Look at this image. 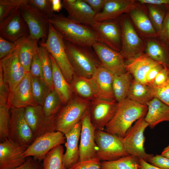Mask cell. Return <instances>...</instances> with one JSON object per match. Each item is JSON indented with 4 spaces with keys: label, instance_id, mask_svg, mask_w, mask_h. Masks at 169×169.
Listing matches in <instances>:
<instances>
[{
    "label": "cell",
    "instance_id": "cell-15",
    "mask_svg": "<svg viewBox=\"0 0 169 169\" xmlns=\"http://www.w3.org/2000/svg\"><path fill=\"white\" fill-rule=\"evenodd\" d=\"M25 115L35 139L49 132L54 131L55 116L48 117L40 105L28 106L25 108Z\"/></svg>",
    "mask_w": 169,
    "mask_h": 169
},
{
    "label": "cell",
    "instance_id": "cell-57",
    "mask_svg": "<svg viewBox=\"0 0 169 169\" xmlns=\"http://www.w3.org/2000/svg\"><path fill=\"white\" fill-rule=\"evenodd\" d=\"M161 155L169 158V144L164 149Z\"/></svg>",
    "mask_w": 169,
    "mask_h": 169
},
{
    "label": "cell",
    "instance_id": "cell-30",
    "mask_svg": "<svg viewBox=\"0 0 169 169\" xmlns=\"http://www.w3.org/2000/svg\"><path fill=\"white\" fill-rule=\"evenodd\" d=\"M38 41L30 34L19 40L18 56L27 73L29 72L33 57L37 53Z\"/></svg>",
    "mask_w": 169,
    "mask_h": 169
},
{
    "label": "cell",
    "instance_id": "cell-19",
    "mask_svg": "<svg viewBox=\"0 0 169 169\" xmlns=\"http://www.w3.org/2000/svg\"><path fill=\"white\" fill-rule=\"evenodd\" d=\"M28 147L8 138L0 143V169H14L22 165L27 158L23 156Z\"/></svg>",
    "mask_w": 169,
    "mask_h": 169
},
{
    "label": "cell",
    "instance_id": "cell-26",
    "mask_svg": "<svg viewBox=\"0 0 169 169\" xmlns=\"http://www.w3.org/2000/svg\"><path fill=\"white\" fill-rule=\"evenodd\" d=\"M127 61V62L125 63L126 71L129 73L134 79L145 83L147 73L151 68L159 63L151 59L144 53Z\"/></svg>",
    "mask_w": 169,
    "mask_h": 169
},
{
    "label": "cell",
    "instance_id": "cell-4",
    "mask_svg": "<svg viewBox=\"0 0 169 169\" xmlns=\"http://www.w3.org/2000/svg\"><path fill=\"white\" fill-rule=\"evenodd\" d=\"M90 103V101L79 96L72 98L64 106L61 108L56 115L55 131L64 134L70 131L81 120Z\"/></svg>",
    "mask_w": 169,
    "mask_h": 169
},
{
    "label": "cell",
    "instance_id": "cell-45",
    "mask_svg": "<svg viewBox=\"0 0 169 169\" xmlns=\"http://www.w3.org/2000/svg\"><path fill=\"white\" fill-rule=\"evenodd\" d=\"M31 75L44 80V75L41 60L37 54L34 55L30 68Z\"/></svg>",
    "mask_w": 169,
    "mask_h": 169
},
{
    "label": "cell",
    "instance_id": "cell-59",
    "mask_svg": "<svg viewBox=\"0 0 169 169\" xmlns=\"http://www.w3.org/2000/svg\"><path fill=\"white\" fill-rule=\"evenodd\" d=\"M168 71H169V68H168Z\"/></svg>",
    "mask_w": 169,
    "mask_h": 169
},
{
    "label": "cell",
    "instance_id": "cell-43",
    "mask_svg": "<svg viewBox=\"0 0 169 169\" xmlns=\"http://www.w3.org/2000/svg\"><path fill=\"white\" fill-rule=\"evenodd\" d=\"M152 88L155 97L169 106V77L167 82L163 85Z\"/></svg>",
    "mask_w": 169,
    "mask_h": 169
},
{
    "label": "cell",
    "instance_id": "cell-22",
    "mask_svg": "<svg viewBox=\"0 0 169 169\" xmlns=\"http://www.w3.org/2000/svg\"><path fill=\"white\" fill-rule=\"evenodd\" d=\"M62 3L69 18L89 26L95 21L96 13L84 0H64Z\"/></svg>",
    "mask_w": 169,
    "mask_h": 169
},
{
    "label": "cell",
    "instance_id": "cell-46",
    "mask_svg": "<svg viewBox=\"0 0 169 169\" xmlns=\"http://www.w3.org/2000/svg\"><path fill=\"white\" fill-rule=\"evenodd\" d=\"M9 92V87L4 80L0 67V105H7Z\"/></svg>",
    "mask_w": 169,
    "mask_h": 169
},
{
    "label": "cell",
    "instance_id": "cell-9",
    "mask_svg": "<svg viewBox=\"0 0 169 169\" xmlns=\"http://www.w3.org/2000/svg\"><path fill=\"white\" fill-rule=\"evenodd\" d=\"M24 108L10 109L8 138L22 146H29L34 138L25 115Z\"/></svg>",
    "mask_w": 169,
    "mask_h": 169
},
{
    "label": "cell",
    "instance_id": "cell-49",
    "mask_svg": "<svg viewBox=\"0 0 169 169\" xmlns=\"http://www.w3.org/2000/svg\"><path fill=\"white\" fill-rule=\"evenodd\" d=\"M16 44L0 37V59L3 58L11 52Z\"/></svg>",
    "mask_w": 169,
    "mask_h": 169
},
{
    "label": "cell",
    "instance_id": "cell-25",
    "mask_svg": "<svg viewBox=\"0 0 169 169\" xmlns=\"http://www.w3.org/2000/svg\"><path fill=\"white\" fill-rule=\"evenodd\" d=\"M129 13L132 22L143 37L147 38L159 37L145 9L136 5Z\"/></svg>",
    "mask_w": 169,
    "mask_h": 169
},
{
    "label": "cell",
    "instance_id": "cell-13",
    "mask_svg": "<svg viewBox=\"0 0 169 169\" xmlns=\"http://www.w3.org/2000/svg\"><path fill=\"white\" fill-rule=\"evenodd\" d=\"M64 134L58 131L47 133L36 138L23 153L24 157H33L41 161L54 147L65 144Z\"/></svg>",
    "mask_w": 169,
    "mask_h": 169
},
{
    "label": "cell",
    "instance_id": "cell-21",
    "mask_svg": "<svg viewBox=\"0 0 169 169\" xmlns=\"http://www.w3.org/2000/svg\"><path fill=\"white\" fill-rule=\"evenodd\" d=\"M114 75L102 65L90 78L94 88L96 98L115 99L112 90Z\"/></svg>",
    "mask_w": 169,
    "mask_h": 169
},
{
    "label": "cell",
    "instance_id": "cell-47",
    "mask_svg": "<svg viewBox=\"0 0 169 169\" xmlns=\"http://www.w3.org/2000/svg\"><path fill=\"white\" fill-rule=\"evenodd\" d=\"M147 162L161 169H169V158L161 155L153 156L149 159Z\"/></svg>",
    "mask_w": 169,
    "mask_h": 169
},
{
    "label": "cell",
    "instance_id": "cell-3",
    "mask_svg": "<svg viewBox=\"0 0 169 169\" xmlns=\"http://www.w3.org/2000/svg\"><path fill=\"white\" fill-rule=\"evenodd\" d=\"M66 52L75 73L90 78L101 64L92 47L75 44L64 40Z\"/></svg>",
    "mask_w": 169,
    "mask_h": 169
},
{
    "label": "cell",
    "instance_id": "cell-28",
    "mask_svg": "<svg viewBox=\"0 0 169 169\" xmlns=\"http://www.w3.org/2000/svg\"><path fill=\"white\" fill-rule=\"evenodd\" d=\"M147 105L148 111L144 119L150 128H154L162 122L169 121V106L156 97Z\"/></svg>",
    "mask_w": 169,
    "mask_h": 169
},
{
    "label": "cell",
    "instance_id": "cell-11",
    "mask_svg": "<svg viewBox=\"0 0 169 169\" xmlns=\"http://www.w3.org/2000/svg\"><path fill=\"white\" fill-rule=\"evenodd\" d=\"M98 42L120 52L121 47V30L119 18L101 22L94 21L90 26Z\"/></svg>",
    "mask_w": 169,
    "mask_h": 169
},
{
    "label": "cell",
    "instance_id": "cell-31",
    "mask_svg": "<svg viewBox=\"0 0 169 169\" xmlns=\"http://www.w3.org/2000/svg\"><path fill=\"white\" fill-rule=\"evenodd\" d=\"M154 98L151 85L133 79L126 98L147 105Z\"/></svg>",
    "mask_w": 169,
    "mask_h": 169
},
{
    "label": "cell",
    "instance_id": "cell-5",
    "mask_svg": "<svg viewBox=\"0 0 169 169\" xmlns=\"http://www.w3.org/2000/svg\"><path fill=\"white\" fill-rule=\"evenodd\" d=\"M40 45L44 47L54 57L67 81L70 84L75 74L67 56L64 39L61 34L50 23L48 37Z\"/></svg>",
    "mask_w": 169,
    "mask_h": 169
},
{
    "label": "cell",
    "instance_id": "cell-37",
    "mask_svg": "<svg viewBox=\"0 0 169 169\" xmlns=\"http://www.w3.org/2000/svg\"><path fill=\"white\" fill-rule=\"evenodd\" d=\"M37 52L42 64L44 80L50 89L54 90L52 81V67L50 54L44 47L41 45L38 47Z\"/></svg>",
    "mask_w": 169,
    "mask_h": 169
},
{
    "label": "cell",
    "instance_id": "cell-32",
    "mask_svg": "<svg viewBox=\"0 0 169 169\" xmlns=\"http://www.w3.org/2000/svg\"><path fill=\"white\" fill-rule=\"evenodd\" d=\"M70 84L73 91L79 97L89 101L96 98L94 90L90 78L75 73Z\"/></svg>",
    "mask_w": 169,
    "mask_h": 169
},
{
    "label": "cell",
    "instance_id": "cell-10",
    "mask_svg": "<svg viewBox=\"0 0 169 169\" xmlns=\"http://www.w3.org/2000/svg\"><path fill=\"white\" fill-rule=\"evenodd\" d=\"M29 2L22 5L20 9L28 28L30 35L38 40L40 38L47 39L49 32V18L38 9L30 4Z\"/></svg>",
    "mask_w": 169,
    "mask_h": 169
},
{
    "label": "cell",
    "instance_id": "cell-12",
    "mask_svg": "<svg viewBox=\"0 0 169 169\" xmlns=\"http://www.w3.org/2000/svg\"><path fill=\"white\" fill-rule=\"evenodd\" d=\"M18 45L19 40L9 54L0 60V67L2 70L4 79L10 91L16 86L27 73L19 57Z\"/></svg>",
    "mask_w": 169,
    "mask_h": 169
},
{
    "label": "cell",
    "instance_id": "cell-24",
    "mask_svg": "<svg viewBox=\"0 0 169 169\" xmlns=\"http://www.w3.org/2000/svg\"><path fill=\"white\" fill-rule=\"evenodd\" d=\"M81 128V120L70 131L64 134L66 151L63 156V169H68L79 161V141Z\"/></svg>",
    "mask_w": 169,
    "mask_h": 169
},
{
    "label": "cell",
    "instance_id": "cell-55",
    "mask_svg": "<svg viewBox=\"0 0 169 169\" xmlns=\"http://www.w3.org/2000/svg\"><path fill=\"white\" fill-rule=\"evenodd\" d=\"M139 169H161L151 164L142 159H139Z\"/></svg>",
    "mask_w": 169,
    "mask_h": 169
},
{
    "label": "cell",
    "instance_id": "cell-51",
    "mask_svg": "<svg viewBox=\"0 0 169 169\" xmlns=\"http://www.w3.org/2000/svg\"><path fill=\"white\" fill-rule=\"evenodd\" d=\"M167 11L163 20L159 37L169 46V11Z\"/></svg>",
    "mask_w": 169,
    "mask_h": 169
},
{
    "label": "cell",
    "instance_id": "cell-38",
    "mask_svg": "<svg viewBox=\"0 0 169 169\" xmlns=\"http://www.w3.org/2000/svg\"><path fill=\"white\" fill-rule=\"evenodd\" d=\"M62 102L59 95L54 90H51L46 97L42 108L45 115L48 117L56 115L61 108Z\"/></svg>",
    "mask_w": 169,
    "mask_h": 169
},
{
    "label": "cell",
    "instance_id": "cell-16",
    "mask_svg": "<svg viewBox=\"0 0 169 169\" xmlns=\"http://www.w3.org/2000/svg\"><path fill=\"white\" fill-rule=\"evenodd\" d=\"M79 147V161L96 157L97 146L95 141V129L91 123L88 109L81 119Z\"/></svg>",
    "mask_w": 169,
    "mask_h": 169
},
{
    "label": "cell",
    "instance_id": "cell-34",
    "mask_svg": "<svg viewBox=\"0 0 169 169\" xmlns=\"http://www.w3.org/2000/svg\"><path fill=\"white\" fill-rule=\"evenodd\" d=\"M101 169H139V159L132 155L117 160L101 162Z\"/></svg>",
    "mask_w": 169,
    "mask_h": 169
},
{
    "label": "cell",
    "instance_id": "cell-7",
    "mask_svg": "<svg viewBox=\"0 0 169 169\" xmlns=\"http://www.w3.org/2000/svg\"><path fill=\"white\" fill-rule=\"evenodd\" d=\"M95 141L97 146L96 157L100 161H110L129 155L122 138L104 130H95Z\"/></svg>",
    "mask_w": 169,
    "mask_h": 169
},
{
    "label": "cell",
    "instance_id": "cell-17",
    "mask_svg": "<svg viewBox=\"0 0 169 169\" xmlns=\"http://www.w3.org/2000/svg\"><path fill=\"white\" fill-rule=\"evenodd\" d=\"M30 34L20 8L0 22V37L12 42Z\"/></svg>",
    "mask_w": 169,
    "mask_h": 169
},
{
    "label": "cell",
    "instance_id": "cell-44",
    "mask_svg": "<svg viewBox=\"0 0 169 169\" xmlns=\"http://www.w3.org/2000/svg\"><path fill=\"white\" fill-rule=\"evenodd\" d=\"M68 169H101V161L96 157L87 160L78 161Z\"/></svg>",
    "mask_w": 169,
    "mask_h": 169
},
{
    "label": "cell",
    "instance_id": "cell-20",
    "mask_svg": "<svg viewBox=\"0 0 169 169\" xmlns=\"http://www.w3.org/2000/svg\"><path fill=\"white\" fill-rule=\"evenodd\" d=\"M36 105L31 89V74L28 72L16 86L10 91L7 106L10 109Z\"/></svg>",
    "mask_w": 169,
    "mask_h": 169
},
{
    "label": "cell",
    "instance_id": "cell-35",
    "mask_svg": "<svg viewBox=\"0 0 169 169\" xmlns=\"http://www.w3.org/2000/svg\"><path fill=\"white\" fill-rule=\"evenodd\" d=\"M64 149L62 145L51 150L43 161V169H63Z\"/></svg>",
    "mask_w": 169,
    "mask_h": 169
},
{
    "label": "cell",
    "instance_id": "cell-14",
    "mask_svg": "<svg viewBox=\"0 0 169 169\" xmlns=\"http://www.w3.org/2000/svg\"><path fill=\"white\" fill-rule=\"evenodd\" d=\"M117 105L115 99L95 98L91 100L88 110L91 123L95 130H104L114 116Z\"/></svg>",
    "mask_w": 169,
    "mask_h": 169
},
{
    "label": "cell",
    "instance_id": "cell-50",
    "mask_svg": "<svg viewBox=\"0 0 169 169\" xmlns=\"http://www.w3.org/2000/svg\"><path fill=\"white\" fill-rule=\"evenodd\" d=\"M14 169H43L42 163L33 157L27 158L22 165Z\"/></svg>",
    "mask_w": 169,
    "mask_h": 169
},
{
    "label": "cell",
    "instance_id": "cell-41",
    "mask_svg": "<svg viewBox=\"0 0 169 169\" xmlns=\"http://www.w3.org/2000/svg\"><path fill=\"white\" fill-rule=\"evenodd\" d=\"M10 109L7 105H0V141L8 138Z\"/></svg>",
    "mask_w": 169,
    "mask_h": 169
},
{
    "label": "cell",
    "instance_id": "cell-18",
    "mask_svg": "<svg viewBox=\"0 0 169 169\" xmlns=\"http://www.w3.org/2000/svg\"><path fill=\"white\" fill-rule=\"evenodd\" d=\"M92 48L101 65L114 75L126 72L125 59L120 52L99 42L94 44Z\"/></svg>",
    "mask_w": 169,
    "mask_h": 169
},
{
    "label": "cell",
    "instance_id": "cell-1",
    "mask_svg": "<svg viewBox=\"0 0 169 169\" xmlns=\"http://www.w3.org/2000/svg\"><path fill=\"white\" fill-rule=\"evenodd\" d=\"M148 111L146 105L126 98L118 103L116 112L104 131L123 138L134 122L145 117Z\"/></svg>",
    "mask_w": 169,
    "mask_h": 169
},
{
    "label": "cell",
    "instance_id": "cell-52",
    "mask_svg": "<svg viewBox=\"0 0 169 169\" xmlns=\"http://www.w3.org/2000/svg\"><path fill=\"white\" fill-rule=\"evenodd\" d=\"M164 66L162 64L159 63L151 68L146 76L145 83L151 85L158 73Z\"/></svg>",
    "mask_w": 169,
    "mask_h": 169
},
{
    "label": "cell",
    "instance_id": "cell-48",
    "mask_svg": "<svg viewBox=\"0 0 169 169\" xmlns=\"http://www.w3.org/2000/svg\"><path fill=\"white\" fill-rule=\"evenodd\" d=\"M169 77L168 68L166 66L158 73L152 84L150 85L153 87H158L165 84Z\"/></svg>",
    "mask_w": 169,
    "mask_h": 169
},
{
    "label": "cell",
    "instance_id": "cell-42",
    "mask_svg": "<svg viewBox=\"0 0 169 169\" xmlns=\"http://www.w3.org/2000/svg\"><path fill=\"white\" fill-rule=\"evenodd\" d=\"M28 3L39 10L49 19L54 14L52 0H29Z\"/></svg>",
    "mask_w": 169,
    "mask_h": 169
},
{
    "label": "cell",
    "instance_id": "cell-6",
    "mask_svg": "<svg viewBox=\"0 0 169 169\" xmlns=\"http://www.w3.org/2000/svg\"><path fill=\"white\" fill-rule=\"evenodd\" d=\"M119 20L121 30V47L120 52L125 59L130 60L144 53L146 42L139 36L132 22L125 14L121 16Z\"/></svg>",
    "mask_w": 169,
    "mask_h": 169
},
{
    "label": "cell",
    "instance_id": "cell-53",
    "mask_svg": "<svg viewBox=\"0 0 169 169\" xmlns=\"http://www.w3.org/2000/svg\"><path fill=\"white\" fill-rule=\"evenodd\" d=\"M96 13H100L102 10L107 0H84Z\"/></svg>",
    "mask_w": 169,
    "mask_h": 169
},
{
    "label": "cell",
    "instance_id": "cell-33",
    "mask_svg": "<svg viewBox=\"0 0 169 169\" xmlns=\"http://www.w3.org/2000/svg\"><path fill=\"white\" fill-rule=\"evenodd\" d=\"M132 77L126 71L120 75H114L112 90L115 100L117 103L126 98Z\"/></svg>",
    "mask_w": 169,
    "mask_h": 169
},
{
    "label": "cell",
    "instance_id": "cell-39",
    "mask_svg": "<svg viewBox=\"0 0 169 169\" xmlns=\"http://www.w3.org/2000/svg\"><path fill=\"white\" fill-rule=\"evenodd\" d=\"M147 6L149 16L159 36L166 13L159 6L148 4Z\"/></svg>",
    "mask_w": 169,
    "mask_h": 169
},
{
    "label": "cell",
    "instance_id": "cell-27",
    "mask_svg": "<svg viewBox=\"0 0 169 169\" xmlns=\"http://www.w3.org/2000/svg\"><path fill=\"white\" fill-rule=\"evenodd\" d=\"M50 56L52 64L54 90L59 95L62 103L66 105L72 99L73 91L70 84L65 79L56 61L50 54Z\"/></svg>",
    "mask_w": 169,
    "mask_h": 169
},
{
    "label": "cell",
    "instance_id": "cell-56",
    "mask_svg": "<svg viewBox=\"0 0 169 169\" xmlns=\"http://www.w3.org/2000/svg\"><path fill=\"white\" fill-rule=\"evenodd\" d=\"M52 0L54 11L59 12L62 7L61 1L60 0Z\"/></svg>",
    "mask_w": 169,
    "mask_h": 169
},
{
    "label": "cell",
    "instance_id": "cell-58",
    "mask_svg": "<svg viewBox=\"0 0 169 169\" xmlns=\"http://www.w3.org/2000/svg\"><path fill=\"white\" fill-rule=\"evenodd\" d=\"M167 10V11H169V5H166L163 6Z\"/></svg>",
    "mask_w": 169,
    "mask_h": 169
},
{
    "label": "cell",
    "instance_id": "cell-23",
    "mask_svg": "<svg viewBox=\"0 0 169 169\" xmlns=\"http://www.w3.org/2000/svg\"><path fill=\"white\" fill-rule=\"evenodd\" d=\"M133 0H107L102 11L96 14L94 21L101 22L119 19L129 13L137 5Z\"/></svg>",
    "mask_w": 169,
    "mask_h": 169
},
{
    "label": "cell",
    "instance_id": "cell-29",
    "mask_svg": "<svg viewBox=\"0 0 169 169\" xmlns=\"http://www.w3.org/2000/svg\"><path fill=\"white\" fill-rule=\"evenodd\" d=\"M145 42V53L154 61L169 68V46L156 38H147Z\"/></svg>",
    "mask_w": 169,
    "mask_h": 169
},
{
    "label": "cell",
    "instance_id": "cell-54",
    "mask_svg": "<svg viewBox=\"0 0 169 169\" xmlns=\"http://www.w3.org/2000/svg\"><path fill=\"white\" fill-rule=\"evenodd\" d=\"M137 1L141 4H150L158 6L169 5V0H139Z\"/></svg>",
    "mask_w": 169,
    "mask_h": 169
},
{
    "label": "cell",
    "instance_id": "cell-8",
    "mask_svg": "<svg viewBox=\"0 0 169 169\" xmlns=\"http://www.w3.org/2000/svg\"><path fill=\"white\" fill-rule=\"evenodd\" d=\"M148 126V124L144 117L141 118L136 121L122 138L124 147L129 155L142 159L146 162L154 156L146 153L144 147L145 141L144 132Z\"/></svg>",
    "mask_w": 169,
    "mask_h": 169
},
{
    "label": "cell",
    "instance_id": "cell-40",
    "mask_svg": "<svg viewBox=\"0 0 169 169\" xmlns=\"http://www.w3.org/2000/svg\"><path fill=\"white\" fill-rule=\"evenodd\" d=\"M29 0H0V22L3 21Z\"/></svg>",
    "mask_w": 169,
    "mask_h": 169
},
{
    "label": "cell",
    "instance_id": "cell-36",
    "mask_svg": "<svg viewBox=\"0 0 169 169\" xmlns=\"http://www.w3.org/2000/svg\"><path fill=\"white\" fill-rule=\"evenodd\" d=\"M33 95L37 105L43 106L45 99L51 90L44 80L31 75Z\"/></svg>",
    "mask_w": 169,
    "mask_h": 169
},
{
    "label": "cell",
    "instance_id": "cell-2",
    "mask_svg": "<svg viewBox=\"0 0 169 169\" xmlns=\"http://www.w3.org/2000/svg\"><path fill=\"white\" fill-rule=\"evenodd\" d=\"M49 21L65 40L90 47L98 42L95 33L89 26L79 23L62 14H54Z\"/></svg>",
    "mask_w": 169,
    "mask_h": 169
}]
</instances>
